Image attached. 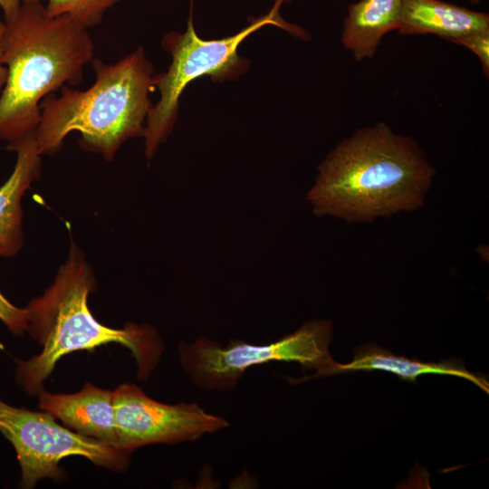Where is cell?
Instances as JSON below:
<instances>
[{"label":"cell","instance_id":"cell-1","mask_svg":"<svg viewBox=\"0 0 489 489\" xmlns=\"http://www.w3.org/2000/svg\"><path fill=\"white\" fill-rule=\"evenodd\" d=\"M435 174L411 137L379 122L358 129L326 156L308 199L317 216L370 222L420 208Z\"/></svg>","mask_w":489,"mask_h":489},{"label":"cell","instance_id":"cell-2","mask_svg":"<svg viewBox=\"0 0 489 489\" xmlns=\"http://www.w3.org/2000/svg\"><path fill=\"white\" fill-rule=\"evenodd\" d=\"M43 0H21L17 14L5 21L1 61L7 80L0 94V139L7 149L35 134L40 102L62 88L78 84L93 60L88 29L69 16H49Z\"/></svg>","mask_w":489,"mask_h":489},{"label":"cell","instance_id":"cell-3","mask_svg":"<svg viewBox=\"0 0 489 489\" xmlns=\"http://www.w3.org/2000/svg\"><path fill=\"white\" fill-rule=\"evenodd\" d=\"M95 281L83 253L72 243L53 283L28 303L26 331L43 349L32 359L17 361L16 381L27 393L43 389V381L62 357L108 343H119L130 350L139 379H147L157 366L164 346L154 328L129 323L114 329L100 323L91 314L87 301Z\"/></svg>","mask_w":489,"mask_h":489},{"label":"cell","instance_id":"cell-4","mask_svg":"<svg viewBox=\"0 0 489 489\" xmlns=\"http://www.w3.org/2000/svg\"><path fill=\"white\" fill-rule=\"evenodd\" d=\"M93 84L83 91L62 88L61 94L41 103L35 132L39 153L57 152L72 131L87 150L112 160L129 139L143 137L152 108L153 67L142 47L115 63L92 60Z\"/></svg>","mask_w":489,"mask_h":489},{"label":"cell","instance_id":"cell-5","mask_svg":"<svg viewBox=\"0 0 489 489\" xmlns=\"http://www.w3.org/2000/svg\"><path fill=\"white\" fill-rule=\"evenodd\" d=\"M284 0H276L264 15L254 18L237 34L217 40L199 38L193 24L194 0H190L187 30L172 32L162 40L163 48L170 53L172 62L168 71L153 76L154 87L159 91L158 101L152 106L145 124V156L150 160L158 147L167 139L177 120L179 98L194 80L210 76L221 82L238 78L244 73L249 62L239 56L240 43L251 34L264 25H276L292 33L295 27L279 14Z\"/></svg>","mask_w":489,"mask_h":489},{"label":"cell","instance_id":"cell-6","mask_svg":"<svg viewBox=\"0 0 489 489\" xmlns=\"http://www.w3.org/2000/svg\"><path fill=\"white\" fill-rule=\"evenodd\" d=\"M333 336L331 321L313 320L294 332L266 345H253L240 340L226 346L200 338L179 346L180 363L194 385L204 389L234 388L244 371L253 366L272 361L298 362L303 369L317 372L312 378L325 377L335 360L329 351Z\"/></svg>","mask_w":489,"mask_h":489},{"label":"cell","instance_id":"cell-7","mask_svg":"<svg viewBox=\"0 0 489 489\" xmlns=\"http://www.w3.org/2000/svg\"><path fill=\"white\" fill-rule=\"evenodd\" d=\"M0 432L16 452L24 488L34 487L43 478H60V461L71 455L114 471L129 464L124 451L60 426L51 414L15 408L1 399Z\"/></svg>","mask_w":489,"mask_h":489},{"label":"cell","instance_id":"cell-8","mask_svg":"<svg viewBox=\"0 0 489 489\" xmlns=\"http://www.w3.org/2000/svg\"><path fill=\"white\" fill-rule=\"evenodd\" d=\"M113 405L117 446L127 454L150 444L194 441L229 425L196 403H160L129 383L113 391Z\"/></svg>","mask_w":489,"mask_h":489},{"label":"cell","instance_id":"cell-9","mask_svg":"<svg viewBox=\"0 0 489 489\" xmlns=\"http://www.w3.org/2000/svg\"><path fill=\"white\" fill-rule=\"evenodd\" d=\"M38 394L42 410L77 433L118 448L113 391L86 383L73 394H53L43 389Z\"/></svg>","mask_w":489,"mask_h":489},{"label":"cell","instance_id":"cell-10","mask_svg":"<svg viewBox=\"0 0 489 489\" xmlns=\"http://www.w3.org/2000/svg\"><path fill=\"white\" fill-rule=\"evenodd\" d=\"M8 149L15 151L14 170L0 187V256L15 255L23 246L21 199L41 171L35 134Z\"/></svg>","mask_w":489,"mask_h":489},{"label":"cell","instance_id":"cell-11","mask_svg":"<svg viewBox=\"0 0 489 489\" xmlns=\"http://www.w3.org/2000/svg\"><path fill=\"white\" fill-rule=\"evenodd\" d=\"M489 29L487 13L441 0H402L398 32L404 35L436 34L446 41Z\"/></svg>","mask_w":489,"mask_h":489},{"label":"cell","instance_id":"cell-12","mask_svg":"<svg viewBox=\"0 0 489 489\" xmlns=\"http://www.w3.org/2000/svg\"><path fill=\"white\" fill-rule=\"evenodd\" d=\"M382 370L396 374L401 379L414 382L424 374L450 375L467 379L481 389L489 392L485 378L469 372L461 360L451 359L440 362H423L415 359L398 356L388 350L371 343L358 347L353 360L346 364L334 362L325 377L350 371Z\"/></svg>","mask_w":489,"mask_h":489},{"label":"cell","instance_id":"cell-13","mask_svg":"<svg viewBox=\"0 0 489 489\" xmlns=\"http://www.w3.org/2000/svg\"><path fill=\"white\" fill-rule=\"evenodd\" d=\"M402 0H360L347 7L340 41L356 61L372 58L385 34L398 30Z\"/></svg>","mask_w":489,"mask_h":489},{"label":"cell","instance_id":"cell-14","mask_svg":"<svg viewBox=\"0 0 489 489\" xmlns=\"http://www.w3.org/2000/svg\"><path fill=\"white\" fill-rule=\"evenodd\" d=\"M120 0H47L44 5L49 16L66 15L89 29L99 25L105 13Z\"/></svg>","mask_w":489,"mask_h":489},{"label":"cell","instance_id":"cell-15","mask_svg":"<svg viewBox=\"0 0 489 489\" xmlns=\"http://www.w3.org/2000/svg\"><path fill=\"white\" fill-rule=\"evenodd\" d=\"M450 42L472 51L479 58L484 74L489 76V29L472 32Z\"/></svg>","mask_w":489,"mask_h":489},{"label":"cell","instance_id":"cell-16","mask_svg":"<svg viewBox=\"0 0 489 489\" xmlns=\"http://www.w3.org/2000/svg\"><path fill=\"white\" fill-rule=\"evenodd\" d=\"M0 321L14 334H21L27 328L28 312L26 308H18L12 304L0 292Z\"/></svg>","mask_w":489,"mask_h":489},{"label":"cell","instance_id":"cell-17","mask_svg":"<svg viewBox=\"0 0 489 489\" xmlns=\"http://www.w3.org/2000/svg\"><path fill=\"white\" fill-rule=\"evenodd\" d=\"M21 6V0H0V8L3 11L5 21H11L17 14Z\"/></svg>","mask_w":489,"mask_h":489},{"label":"cell","instance_id":"cell-18","mask_svg":"<svg viewBox=\"0 0 489 489\" xmlns=\"http://www.w3.org/2000/svg\"><path fill=\"white\" fill-rule=\"evenodd\" d=\"M5 29V22L0 21V94L5 85L7 80V68L1 61V39Z\"/></svg>","mask_w":489,"mask_h":489},{"label":"cell","instance_id":"cell-19","mask_svg":"<svg viewBox=\"0 0 489 489\" xmlns=\"http://www.w3.org/2000/svg\"><path fill=\"white\" fill-rule=\"evenodd\" d=\"M469 1H471L473 4H477V3H479L481 0H469Z\"/></svg>","mask_w":489,"mask_h":489}]
</instances>
